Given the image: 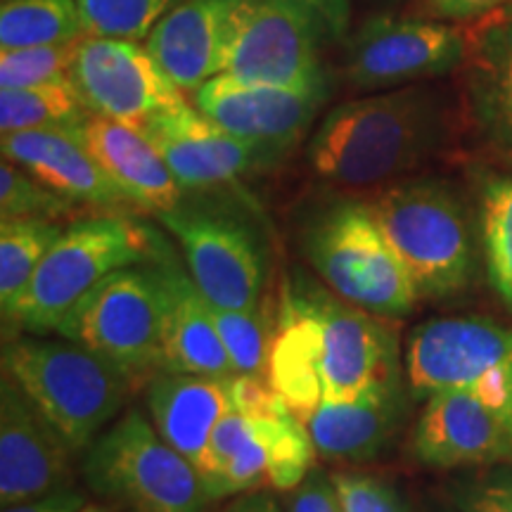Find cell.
<instances>
[{
	"label": "cell",
	"instance_id": "cell-7",
	"mask_svg": "<svg viewBox=\"0 0 512 512\" xmlns=\"http://www.w3.org/2000/svg\"><path fill=\"white\" fill-rule=\"evenodd\" d=\"M81 477L114 512H207L211 505L200 470L136 406L83 453Z\"/></svg>",
	"mask_w": 512,
	"mask_h": 512
},
{
	"label": "cell",
	"instance_id": "cell-13",
	"mask_svg": "<svg viewBox=\"0 0 512 512\" xmlns=\"http://www.w3.org/2000/svg\"><path fill=\"white\" fill-rule=\"evenodd\" d=\"M285 287L318 328L323 401L358 399L380 377L401 368L396 337L384 318L349 304L304 273L290 275Z\"/></svg>",
	"mask_w": 512,
	"mask_h": 512
},
{
	"label": "cell",
	"instance_id": "cell-6",
	"mask_svg": "<svg viewBox=\"0 0 512 512\" xmlns=\"http://www.w3.org/2000/svg\"><path fill=\"white\" fill-rule=\"evenodd\" d=\"M157 238V230L126 214H100L69 223L22 297L3 311V323L29 335L57 332L69 311L107 275L147 264L157 252Z\"/></svg>",
	"mask_w": 512,
	"mask_h": 512
},
{
	"label": "cell",
	"instance_id": "cell-17",
	"mask_svg": "<svg viewBox=\"0 0 512 512\" xmlns=\"http://www.w3.org/2000/svg\"><path fill=\"white\" fill-rule=\"evenodd\" d=\"M256 5L259 0H181L145 38L147 53L183 93H195L228 72Z\"/></svg>",
	"mask_w": 512,
	"mask_h": 512
},
{
	"label": "cell",
	"instance_id": "cell-8",
	"mask_svg": "<svg viewBox=\"0 0 512 512\" xmlns=\"http://www.w3.org/2000/svg\"><path fill=\"white\" fill-rule=\"evenodd\" d=\"M351 34V0H259L228 72L242 81L330 88L325 64Z\"/></svg>",
	"mask_w": 512,
	"mask_h": 512
},
{
	"label": "cell",
	"instance_id": "cell-33",
	"mask_svg": "<svg viewBox=\"0 0 512 512\" xmlns=\"http://www.w3.org/2000/svg\"><path fill=\"white\" fill-rule=\"evenodd\" d=\"M211 309H214L216 328L226 344L235 375L266 377L275 320L268 318V313L259 306L252 311H228L216 309V306Z\"/></svg>",
	"mask_w": 512,
	"mask_h": 512
},
{
	"label": "cell",
	"instance_id": "cell-30",
	"mask_svg": "<svg viewBox=\"0 0 512 512\" xmlns=\"http://www.w3.org/2000/svg\"><path fill=\"white\" fill-rule=\"evenodd\" d=\"M64 226L46 219L0 221V306L8 311L22 297Z\"/></svg>",
	"mask_w": 512,
	"mask_h": 512
},
{
	"label": "cell",
	"instance_id": "cell-20",
	"mask_svg": "<svg viewBox=\"0 0 512 512\" xmlns=\"http://www.w3.org/2000/svg\"><path fill=\"white\" fill-rule=\"evenodd\" d=\"M401 368L392 370L351 401H320L306 420L320 458L337 463H368L382 456L408 413V384Z\"/></svg>",
	"mask_w": 512,
	"mask_h": 512
},
{
	"label": "cell",
	"instance_id": "cell-26",
	"mask_svg": "<svg viewBox=\"0 0 512 512\" xmlns=\"http://www.w3.org/2000/svg\"><path fill=\"white\" fill-rule=\"evenodd\" d=\"M266 380L304 425L323 401L318 328L311 313L287 287H283L280 309L275 316Z\"/></svg>",
	"mask_w": 512,
	"mask_h": 512
},
{
	"label": "cell",
	"instance_id": "cell-40",
	"mask_svg": "<svg viewBox=\"0 0 512 512\" xmlns=\"http://www.w3.org/2000/svg\"><path fill=\"white\" fill-rule=\"evenodd\" d=\"M219 512H285L283 505L275 501L271 491H249V494H240L228 498L221 505Z\"/></svg>",
	"mask_w": 512,
	"mask_h": 512
},
{
	"label": "cell",
	"instance_id": "cell-38",
	"mask_svg": "<svg viewBox=\"0 0 512 512\" xmlns=\"http://www.w3.org/2000/svg\"><path fill=\"white\" fill-rule=\"evenodd\" d=\"M498 12H512V0H418V15L453 24L477 22Z\"/></svg>",
	"mask_w": 512,
	"mask_h": 512
},
{
	"label": "cell",
	"instance_id": "cell-24",
	"mask_svg": "<svg viewBox=\"0 0 512 512\" xmlns=\"http://www.w3.org/2000/svg\"><path fill=\"white\" fill-rule=\"evenodd\" d=\"M76 136L136 211L159 216L183 202L185 190L140 128L93 114Z\"/></svg>",
	"mask_w": 512,
	"mask_h": 512
},
{
	"label": "cell",
	"instance_id": "cell-14",
	"mask_svg": "<svg viewBox=\"0 0 512 512\" xmlns=\"http://www.w3.org/2000/svg\"><path fill=\"white\" fill-rule=\"evenodd\" d=\"M69 79L93 114L136 128L185 102L147 48L124 38L83 36Z\"/></svg>",
	"mask_w": 512,
	"mask_h": 512
},
{
	"label": "cell",
	"instance_id": "cell-1",
	"mask_svg": "<svg viewBox=\"0 0 512 512\" xmlns=\"http://www.w3.org/2000/svg\"><path fill=\"white\" fill-rule=\"evenodd\" d=\"M456 133L451 93L430 81L413 83L332 107L313 128L306 164L332 188L377 190L444 157Z\"/></svg>",
	"mask_w": 512,
	"mask_h": 512
},
{
	"label": "cell",
	"instance_id": "cell-15",
	"mask_svg": "<svg viewBox=\"0 0 512 512\" xmlns=\"http://www.w3.org/2000/svg\"><path fill=\"white\" fill-rule=\"evenodd\" d=\"M185 192H219L264 174L283 157L214 124L188 100L159 112L140 128Z\"/></svg>",
	"mask_w": 512,
	"mask_h": 512
},
{
	"label": "cell",
	"instance_id": "cell-9",
	"mask_svg": "<svg viewBox=\"0 0 512 512\" xmlns=\"http://www.w3.org/2000/svg\"><path fill=\"white\" fill-rule=\"evenodd\" d=\"M166 290L157 261L107 275L62 320L55 335L79 342L133 382L164 368Z\"/></svg>",
	"mask_w": 512,
	"mask_h": 512
},
{
	"label": "cell",
	"instance_id": "cell-29",
	"mask_svg": "<svg viewBox=\"0 0 512 512\" xmlns=\"http://www.w3.org/2000/svg\"><path fill=\"white\" fill-rule=\"evenodd\" d=\"M86 36L79 0H3L0 50L76 41Z\"/></svg>",
	"mask_w": 512,
	"mask_h": 512
},
{
	"label": "cell",
	"instance_id": "cell-12",
	"mask_svg": "<svg viewBox=\"0 0 512 512\" xmlns=\"http://www.w3.org/2000/svg\"><path fill=\"white\" fill-rule=\"evenodd\" d=\"M174 235L197 287L211 306L252 311L266 283V252L249 221L219 204L183 197L176 209L157 216Z\"/></svg>",
	"mask_w": 512,
	"mask_h": 512
},
{
	"label": "cell",
	"instance_id": "cell-19",
	"mask_svg": "<svg viewBox=\"0 0 512 512\" xmlns=\"http://www.w3.org/2000/svg\"><path fill=\"white\" fill-rule=\"evenodd\" d=\"M50 422L3 373L0 382V505L46 496L72 484V458Z\"/></svg>",
	"mask_w": 512,
	"mask_h": 512
},
{
	"label": "cell",
	"instance_id": "cell-3",
	"mask_svg": "<svg viewBox=\"0 0 512 512\" xmlns=\"http://www.w3.org/2000/svg\"><path fill=\"white\" fill-rule=\"evenodd\" d=\"M316 446L292 408L261 375H233L230 408L211 432L200 475L211 503L249 491L297 489Z\"/></svg>",
	"mask_w": 512,
	"mask_h": 512
},
{
	"label": "cell",
	"instance_id": "cell-11",
	"mask_svg": "<svg viewBox=\"0 0 512 512\" xmlns=\"http://www.w3.org/2000/svg\"><path fill=\"white\" fill-rule=\"evenodd\" d=\"M467 50L470 34L463 24L377 12L344 41L339 67L354 91L380 93L458 72Z\"/></svg>",
	"mask_w": 512,
	"mask_h": 512
},
{
	"label": "cell",
	"instance_id": "cell-23",
	"mask_svg": "<svg viewBox=\"0 0 512 512\" xmlns=\"http://www.w3.org/2000/svg\"><path fill=\"white\" fill-rule=\"evenodd\" d=\"M152 259L162 271L166 290L162 370L209 377L235 375L209 299L192 280L188 268L178 264L162 235L157 238V252Z\"/></svg>",
	"mask_w": 512,
	"mask_h": 512
},
{
	"label": "cell",
	"instance_id": "cell-10",
	"mask_svg": "<svg viewBox=\"0 0 512 512\" xmlns=\"http://www.w3.org/2000/svg\"><path fill=\"white\" fill-rule=\"evenodd\" d=\"M411 396L465 389L512 427V328L484 316H444L420 323L403 354Z\"/></svg>",
	"mask_w": 512,
	"mask_h": 512
},
{
	"label": "cell",
	"instance_id": "cell-37",
	"mask_svg": "<svg viewBox=\"0 0 512 512\" xmlns=\"http://www.w3.org/2000/svg\"><path fill=\"white\" fill-rule=\"evenodd\" d=\"M287 512H344L342 501L332 482V475H328L320 467H313L304 482L297 489L287 491L285 501Z\"/></svg>",
	"mask_w": 512,
	"mask_h": 512
},
{
	"label": "cell",
	"instance_id": "cell-27",
	"mask_svg": "<svg viewBox=\"0 0 512 512\" xmlns=\"http://www.w3.org/2000/svg\"><path fill=\"white\" fill-rule=\"evenodd\" d=\"M467 176L477 211L486 278L501 304L512 311V174L475 164Z\"/></svg>",
	"mask_w": 512,
	"mask_h": 512
},
{
	"label": "cell",
	"instance_id": "cell-28",
	"mask_svg": "<svg viewBox=\"0 0 512 512\" xmlns=\"http://www.w3.org/2000/svg\"><path fill=\"white\" fill-rule=\"evenodd\" d=\"M93 117L72 79L43 86L0 88V133L76 131Z\"/></svg>",
	"mask_w": 512,
	"mask_h": 512
},
{
	"label": "cell",
	"instance_id": "cell-36",
	"mask_svg": "<svg viewBox=\"0 0 512 512\" xmlns=\"http://www.w3.org/2000/svg\"><path fill=\"white\" fill-rule=\"evenodd\" d=\"M332 482L344 512H406V503L387 479L363 470H337Z\"/></svg>",
	"mask_w": 512,
	"mask_h": 512
},
{
	"label": "cell",
	"instance_id": "cell-16",
	"mask_svg": "<svg viewBox=\"0 0 512 512\" xmlns=\"http://www.w3.org/2000/svg\"><path fill=\"white\" fill-rule=\"evenodd\" d=\"M330 88H287L221 74L192 93V105L247 143L285 157L311 131Z\"/></svg>",
	"mask_w": 512,
	"mask_h": 512
},
{
	"label": "cell",
	"instance_id": "cell-41",
	"mask_svg": "<svg viewBox=\"0 0 512 512\" xmlns=\"http://www.w3.org/2000/svg\"><path fill=\"white\" fill-rule=\"evenodd\" d=\"M76 512H114V510L107 503H91V501H88L86 505H83V508H79Z\"/></svg>",
	"mask_w": 512,
	"mask_h": 512
},
{
	"label": "cell",
	"instance_id": "cell-39",
	"mask_svg": "<svg viewBox=\"0 0 512 512\" xmlns=\"http://www.w3.org/2000/svg\"><path fill=\"white\" fill-rule=\"evenodd\" d=\"M88 503L86 494L74 484L50 491L46 496L31 498V501L5 505L3 512H76Z\"/></svg>",
	"mask_w": 512,
	"mask_h": 512
},
{
	"label": "cell",
	"instance_id": "cell-31",
	"mask_svg": "<svg viewBox=\"0 0 512 512\" xmlns=\"http://www.w3.org/2000/svg\"><path fill=\"white\" fill-rule=\"evenodd\" d=\"M181 0H79L86 36L143 41Z\"/></svg>",
	"mask_w": 512,
	"mask_h": 512
},
{
	"label": "cell",
	"instance_id": "cell-5",
	"mask_svg": "<svg viewBox=\"0 0 512 512\" xmlns=\"http://www.w3.org/2000/svg\"><path fill=\"white\" fill-rule=\"evenodd\" d=\"M297 238L320 283L358 309L392 320L420 302L368 200L332 195L311 204Z\"/></svg>",
	"mask_w": 512,
	"mask_h": 512
},
{
	"label": "cell",
	"instance_id": "cell-4",
	"mask_svg": "<svg viewBox=\"0 0 512 512\" xmlns=\"http://www.w3.org/2000/svg\"><path fill=\"white\" fill-rule=\"evenodd\" d=\"M3 373L83 456L124 411L133 380L79 342L15 332L3 342Z\"/></svg>",
	"mask_w": 512,
	"mask_h": 512
},
{
	"label": "cell",
	"instance_id": "cell-21",
	"mask_svg": "<svg viewBox=\"0 0 512 512\" xmlns=\"http://www.w3.org/2000/svg\"><path fill=\"white\" fill-rule=\"evenodd\" d=\"M3 159L15 162L60 195L100 214H136L131 200L100 169L76 131H19L0 136Z\"/></svg>",
	"mask_w": 512,
	"mask_h": 512
},
{
	"label": "cell",
	"instance_id": "cell-34",
	"mask_svg": "<svg viewBox=\"0 0 512 512\" xmlns=\"http://www.w3.org/2000/svg\"><path fill=\"white\" fill-rule=\"evenodd\" d=\"M81 38L17 50H0V88H29L69 79Z\"/></svg>",
	"mask_w": 512,
	"mask_h": 512
},
{
	"label": "cell",
	"instance_id": "cell-22",
	"mask_svg": "<svg viewBox=\"0 0 512 512\" xmlns=\"http://www.w3.org/2000/svg\"><path fill=\"white\" fill-rule=\"evenodd\" d=\"M460 69L470 124L486 150L512 174V12L472 31Z\"/></svg>",
	"mask_w": 512,
	"mask_h": 512
},
{
	"label": "cell",
	"instance_id": "cell-25",
	"mask_svg": "<svg viewBox=\"0 0 512 512\" xmlns=\"http://www.w3.org/2000/svg\"><path fill=\"white\" fill-rule=\"evenodd\" d=\"M230 377L159 370L147 380L145 406L166 444L200 470L211 432L230 408Z\"/></svg>",
	"mask_w": 512,
	"mask_h": 512
},
{
	"label": "cell",
	"instance_id": "cell-32",
	"mask_svg": "<svg viewBox=\"0 0 512 512\" xmlns=\"http://www.w3.org/2000/svg\"><path fill=\"white\" fill-rule=\"evenodd\" d=\"M83 207L38 181L15 162L0 164V219H46L62 221L79 214Z\"/></svg>",
	"mask_w": 512,
	"mask_h": 512
},
{
	"label": "cell",
	"instance_id": "cell-35",
	"mask_svg": "<svg viewBox=\"0 0 512 512\" xmlns=\"http://www.w3.org/2000/svg\"><path fill=\"white\" fill-rule=\"evenodd\" d=\"M446 491L458 512H512V465L472 467L451 479Z\"/></svg>",
	"mask_w": 512,
	"mask_h": 512
},
{
	"label": "cell",
	"instance_id": "cell-2",
	"mask_svg": "<svg viewBox=\"0 0 512 512\" xmlns=\"http://www.w3.org/2000/svg\"><path fill=\"white\" fill-rule=\"evenodd\" d=\"M370 207L401 259L420 302L463 294L479 271V226L472 195L441 176L382 185Z\"/></svg>",
	"mask_w": 512,
	"mask_h": 512
},
{
	"label": "cell",
	"instance_id": "cell-18",
	"mask_svg": "<svg viewBox=\"0 0 512 512\" xmlns=\"http://www.w3.org/2000/svg\"><path fill=\"white\" fill-rule=\"evenodd\" d=\"M413 453L432 470H472L512 460V427L489 403L465 389L425 399L415 420Z\"/></svg>",
	"mask_w": 512,
	"mask_h": 512
},
{
	"label": "cell",
	"instance_id": "cell-42",
	"mask_svg": "<svg viewBox=\"0 0 512 512\" xmlns=\"http://www.w3.org/2000/svg\"><path fill=\"white\" fill-rule=\"evenodd\" d=\"M432 512H458V510L451 505V510H432Z\"/></svg>",
	"mask_w": 512,
	"mask_h": 512
}]
</instances>
